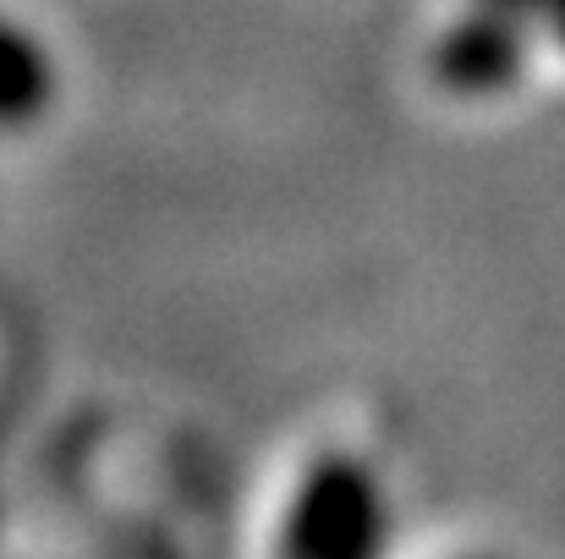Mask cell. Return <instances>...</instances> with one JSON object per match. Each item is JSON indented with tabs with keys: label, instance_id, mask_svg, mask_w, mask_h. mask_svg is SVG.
Segmentation results:
<instances>
[{
	"label": "cell",
	"instance_id": "obj_1",
	"mask_svg": "<svg viewBox=\"0 0 565 559\" xmlns=\"http://www.w3.org/2000/svg\"><path fill=\"white\" fill-rule=\"evenodd\" d=\"M379 549H384V499L374 477L358 461L313 466L286 510L280 559H379Z\"/></svg>",
	"mask_w": 565,
	"mask_h": 559
},
{
	"label": "cell",
	"instance_id": "obj_2",
	"mask_svg": "<svg viewBox=\"0 0 565 559\" xmlns=\"http://www.w3.org/2000/svg\"><path fill=\"white\" fill-rule=\"evenodd\" d=\"M50 105V66L33 39L0 28V127H28Z\"/></svg>",
	"mask_w": 565,
	"mask_h": 559
}]
</instances>
